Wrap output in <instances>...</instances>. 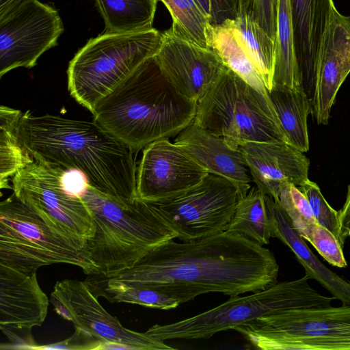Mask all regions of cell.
<instances>
[{
	"label": "cell",
	"mask_w": 350,
	"mask_h": 350,
	"mask_svg": "<svg viewBox=\"0 0 350 350\" xmlns=\"http://www.w3.org/2000/svg\"><path fill=\"white\" fill-rule=\"evenodd\" d=\"M279 201L296 231L306 239L310 228L318 222L305 195L297 186L285 184L282 187Z\"/></svg>",
	"instance_id": "obj_30"
},
{
	"label": "cell",
	"mask_w": 350,
	"mask_h": 350,
	"mask_svg": "<svg viewBox=\"0 0 350 350\" xmlns=\"http://www.w3.org/2000/svg\"><path fill=\"white\" fill-rule=\"evenodd\" d=\"M17 139L33 160L83 173L96 190L122 201L137 194L133 150L94 121L21 112Z\"/></svg>",
	"instance_id": "obj_2"
},
{
	"label": "cell",
	"mask_w": 350,
	"mask_h": 350,
	"mask_svg": "<svg viewBox=\"0 0 350 350\" xmlns=\"http://www.w3.org/2000/svg\"><path fill=\"white\" fill-rule=\"evenodd\" d=\"M273 200L256 186L250 188L240 198L226 231L245 237L259 245H267L273 237Z\"/></svg>",
	"instance_id": "obj_24"
},
{
	"label": "cell",
	"mask_w": 350,
	"mask_h": 350,
	"mask_svg": "<svg viewBox=\"0 0 350 350\" xmlns=\"http://www.w3.org/2000/svg\"><path fill=\"white\" fill-rule=\"evenodd\" d=\"M272 209L273 237L279 239L291 250L310 279L317 281L342 304H350V282L329 269L314 254L293 227L279 200L274 199Z\"/></svg>",
	"instance_id": "obj_21"
},
{
	"label": "cell",
	"mask_w": 350,
	"mask_h": 350,
	"mask_svg": "<svg viewBox=\"0 0 350 350\" xmlns=\"http://www.w3.org/2000/svg\"><path fill=\"white\" fill-rule=\"evenodd\" d=\"M310 278L276 282L252 294L230 297L224 303L178 322L156 324L146 332L161 340L208 339L223 331L234 329L257 318L286 310L330 306L334 297L319 293L309 284Z\"/></svg>",
	"instance_id": "obj_6"
},
{
	"label": "cell",
	"mask_w": 350,
	"mask_h": 350,
	"mask_svg": "<svg viewBox=\"0 0 350 350\" xmlns=\"http://www.w3.org/2000/svg\"><path fill=\"white\" fill-rule=\"evenodd\" d=\"M49 299L37 273L26 274L0 264V329L31 332L47 315Z\"/></svg>",
	"instance_id": "obj_18"
},
{
	"label": "cell",
	"mask_w": 350,
	"mask_h": 350,
	"mask_svg": "<svg viewBox=\"0 0 350 350\" xmlns=\"http://www.w3.org/2000/svg\"><path fill=\"white\" fill-rule=\"evenodd\" d=\"M161 38V32L153 27L131 33L105 31L90 39L69 62L70 95L92 113L98 101L156 54Z\"/></svg>",
	"instance_id": "obj_8"
},
{
	"label": "cell",
	"mask_w": 350,
	"mask_h": 350,
	"mask_svg": "<svg viewBox=\"0 0 350 350\" xmlns=\"http://www.w3.org/2000/svg\"><path fill=\"white\" fill-rule=\"evenodd\" d=\"M64 31L53 7L23 0L0 16V77L18 68L36 65L45 51L57 45Z\"/></svg>",
	"instance_id": "obj_11"
},
{
	"label": "cell",
	"mask_w": 350,
	"mask_h": 350,
	"mask_svg": "<svg viewBox=\"0 0 350 350\" xmlns=\"http://www.w3.org/2000/svg\"><path fill=\"white\" fill-rule=\"evenodd\" d=\"M330 265L345 268L347 263L340 245L335 235L319 224L312 225L306 239Z\"/></svg>",
	"instance_id": "obj_33"
},
{
	"label": "cell",
	"mask_w": 350,
	"mask_h": 350,
	"mask_svg": "<svg viewBox=\"0 0 350 350\" xmlns=\"http://www.w3.org/2000/svg\"><path fill=\"white\" fill-rule=\"evenodd\" d=\"M234 33L249 53L271 90L275 66V40L241 8L234 18H226Z\"/></svg>",
	"instance_id": "obj_26"
},
{
	"label": "cell",
	"mask_w": 350,
	"mask_h": 350,
	"mask_svg": "<svg viewBox=\"0 0 350 350\" xmlns=\"http://www.w3.org/2000/svg\"><path fill=\"white\" fill-rule=\"evenodd\" d=\"M23 0H0V16L5 14Z\"/></svg>",
	"instance_id": "obj_38"
},
{
	"label": "cell",
	"mask_w": 350,
	"mask_h": 350,
	"mask_svg": "<svg viewBox=\"0 0 350 350\" xmlns=\"http://www.w3.org/2000/svg\"><path fill=\"white\" fill-rule=\"evenodd\" d=\"M278 0H238L243 8L275 40Z\"/></svg>",
	"instance_id": "obj_34"
},
{
	"label": "cell",
	"mask_w": 350,
	"mask_h": 350,
	"mask_svg": "<svg viewBox=\"0 0 350 350\" xmlns=\"http://www.w3.org/2000/svg\"><path fill=\"white\" fill-rule=\"evenodd\" d=\"M208 171L168 139L146 146L137 168V198L159 200L170 198L200 183Z\"/></svg>",
	"instance_id": "obj_15"
},
{
	"label": "cell",
	"mask_w": 350,
	"mask_h": 350,
	"mask_svg": "<svg viewBox=\"0 0 350 350\" xmlns=\"http://www.w3.org/2000/svg\"><path fill=\"white\" fill-rule=\"evenodd\" d=\"M99 341L100 340H95L83 331L75 329V333L70 338L55 343L37 345L33 350H96Z\"/></svg>",
	"instance_id": "obj_35"
},
{
	"label": "cell",
	"mask_w": 350,
	"mask_h": 350,
	"mask_svg": "<svg viewBox=\"0 0 350 350\" xmlns=\"http://www.w3.org/2000/svg\"><path fill=\"white\" fill-rule=\"evenodd\" d=\"M135 350L132 346L115 342L99 341L96 350Z\"/></svg>",
	"instance_id": "obj_37"
},
{
	"label": "cell",
	"mask_w": 350,
	"mask_h": 350,
	"mask_svg": "<svg viewBox=\"0 0 350 350\" xmlns=\"http://www.w3.org/2000/svg\"><path fill=\"white\" fill-rule=\"evenodd\" d=\"M154 57L176 90L197 103L227 69L213 49L181 37L172 26L161 32Z\"/></svg>",
	"instance_id": "obj_14"
},
{
	"label": "cell",
	"mask_w": 350,
	"mask_h": 350,
	"mask_svg": "<svg viewBox=\"0 0 350 350\" xmlns=\"http://www.w3.org/2000/svg\"><path fill=\"white\" fill-rule=\"evenodd\" d=\"M174 239L154 247L116 275H93L94 294L144 286L180 304L208 293L232 297L277 282L279 265L272 252L245 237L225 231L181 243Z\"/></svg>",
	"instance_id": "obj_1"
},
{
	"label": "cell",
	"mask_w": 350,
	"mask_h": 350,
	"mask_svg": "<svg viewBox=\"0 0 350 350\" xmlns=\"http://www.w3.org/2000/svg\"><path fill=\"white\" fill-rule=\"evenodd\" d=\"M340 240L343 247L345 240L350 238V185H348L345 201L338 211Z\"/></svg>",
	"instance_id": "obj_36"
},
{
	"label": "cell",
	"mask_w": 350,
	"mask_h": 350,
	"mask_svg": "<svg viewBox=\"0 0 350 350\" xmlns=\"http://www.w3.org/2000/svg\"><path fill=\"white\" fill-rule=\"evenodd\" d=\"M193 122L233 149L249 142L288 143L269 96L228 68L198 102Z\"/></svg>",
	"instance_id": "obj_7"
},
{
	"label": "cell",
	"mask_w": 350,
	"mask_h": 350,
	"mask_svg": "<svg viewBox=\"0 0 350 350\" xmlns=\"http://www.w3.org/2000/svg\"><path fill=\"white\" fill-rule=\"evenodd\" d=\"M206 13L213 18V0H198Z\"/></svg>",
	"instance_id": "obj_39"
},
{
	"label": "cell",
	"mask_w": 350,
	"mask_h": 350,
	"mask_svg": "<svg viewBox=\"0 0 350 350\" xmlns=\"http://www.w3.org/2000/svg\"><path fill=\"white\" fill-rule=\"evenodd\" d=\"M228 179L208 173L198 185L167 198L148 202L175 239L191 241L224 232L241 198Z\"/></svg>",
	"instance_id": "obj_10"
},
{
	"label": "cell",
	"mask_w": 350,
	"mask_h": 350,
	"mask_svg": "<svg viewBox=\"0 0 350 350\" xmlns=\"http://www.w3.org/2000/svg\"><path fill=\"white\" fill-rule=\"evenodd\" d=\"M350 73V16L335 8L325 31L309 98L319 124H328L337 93Z\"/></svg>",
	"instance_id": "obj_16"
},
{
	"label": "cell",
	"mask_w": 350,
	"mask_h": 350,
	"mask_svg": "<svg viewBox=\"0 0 350 350\" xmlns=\"http://www.w3.org/2000/svg\"><path fill=\"white\" fill-rule=\"evenodd\" d=\"M100 296L110 302L129 303L161 310L173 309L180 305L175 299L144 286L131 287L116 291H104Z\"/></svg>",
	"instance_id": "obj_31"
},
{
	"label": "cell",
	"mask_w": 350,
	"mask_h": 350,
	"mask_svg": "<svg viewBox=\"0 0 350 350\" xmlns=\"http://www.w3.org/2000/svg\"><path fill=\"white\" fill-rule=\"evenodd\" d=\"M95 226L87 249L98 275L111 278L131 267L173 233L160 221L147 201H122L87 185L80 196Z\"/></svg>",
	"instance_id": "obj_4"
},
{
	"label": "cell",
	"mask_w": 350,
	"mask_h": 350,
	"mask_svg": "<svg viewBox=\"0 0 350 350\" xmlns=\"http://www.w3.org/2000/svg\"><path fill=\"white\" fill-rule=\"evenodd\" d=\"M206 38L208 47L216 52L228 68L268 96L262 74L227 19L219 24L209 23L206 29Z\"/></svg>",
	"instance_id": "obj_22"
},
{
	"label": "cell",
	"mask_w": 350,
	"mask_h": 350,
	"mask_svg": "<svg viewBox=\"0 0 350 350\" xmlns=\"http://www.w3.org/2000/svg\"><path fill=\"white\" fill-rule=\"evenodd\" d=\"M273 85L304 89L295 51L290 0H278Z\"/></svg>",
	"instance_id": "obj_25"
},
{
	"label": "cell",
	"mask_w": 350,
	"mask_h": 350,
	"mask_svg": "<svg viewBox=\"0 0 350 350\" xmlns=\"http://www.w3.org/2000/svg\"><path fill=\"white\" fill-rule=\"evenodd\" d=\"M234 329L262 350H350V304L283 310Z\"/></svg>",
	"instance_id": "obj_9"
},
{
	"label": "cell",
	"mask_w": 350,
	"mask_h": 350,
	"mask_svg": "<svg viewBox=\"0 0 350 350\" xmlns=\"http://www.w3.org/2000/svg\"><path fill=\"white\" fill-rule=\"evenodd\" d=\"M197 103L179 93L154 57L96 104L93 121L133 151L178 135L193 120Z\"/></svg>",
	"instance_id": "obj_3"
},
{
	"label": "cell",
	"mask_w": 350,
	"mask_h": 350,
	"mask_svg": "<svg viewBox=\"0 0 350 350\" xmlns=\"http://www.w3.org/2000/svg\"><path fill=\"white\" fill-rule=\"evenodd\" d=\"M268 96L288 144L303 152L308 151V118L312 105L306 91L273 85Z\"/></svg>",
	"instance_id": "obj_23"
},
{
	"label": "cell",
	"mask_w": 350,
	"mask_h": 350,
	"mask_svg": "<svg viewBox=\"0 0 350 350\" xmlns=\"http://www.w3.org/2000/svg\"><path fill=\"white\" fill-rule=\"evenodd\" d=\"M50 301L59 316L72 321L75 329L96 340L123 343L135 350L177 349L146 332L124 327L100 305L98 297L85 282L72 279L57 282Z\"/></svg>",
	"instance_id": "obj_13"
},
{
	"label": "cell",
	"mask_w": 350,
	"mask_h": 350,
	"mask_svg": "<svg viewBox=\"0 0 350 350\" xmlns=\"http://www.w3.org/2000/svg\"><path fill=\"white\" fill-rule=\"evenodd\" d=\"M295 46L303 86L310 88L333 0H290Z\"/></svg>",
	"instance_id": "obj_20"
},
{
	"label": "cell",
	"mask_w": 350,
	"mask_h": 350,
	"mask_svg": "<svg viewBox=\"0 0 350 350\" xmlns=\"http://www.w3.org/2000/svg\"><path fill=\"white\" fill-rule=\"evenodd\" d=\"M65 172L33 160L13 176L14 193L59 227L83 238H91L95 231L92 214L83 199L66 188Z\"/></svg>",
	"instance_id": "obj_12"
},
{
	"label": "cell",
	"mask_w": 350,
	"mask_h": 350,
	"mask_svg": "<svg viewBox=\"0 0 350 350\" xmlns=\"http://www.w3.org/2000/svg\"><path fill=\"white\" fill-rule=\"evenodd\" d=\"M168 10L172 27L181 37L201 46L208 47L206 29L211 17L198 0H160Z\"/></svg>",
	"instance_id": "obj_29"
},
{
	"label": "cell",
	"mask_w": 350,
	"mask_h": 350,
	"mask_svg": "<svg viewBox=\"0 0 350 350\" xmlns=\"http://www.w3.org/2000/svg\"><path fill=\"white\" fill-rule=\"evenodd\" d=\"M21 111L1 105L0 107V187L10 189L8 178L33 161L20 145L15 127Z\"/></svg>",
	"instance_id": "obj_28"
},
{
	"label": "cell",
	"mask_w": 350,
	"mask_h": 350,
	"mask_svg": "<svg viewBox=\"0 0 350 350\" xmlns=\"http://www.w3.org/2000/svg\"><path fill=\"white\" fill-rule=\"evenodd\" d=\"M174 143L208 173L232 182L241 198L250 189L253 180L241 152L230 147L223 138L192 122L178 134Z\"/></svg>",
	"instance_id": "obj_19"
},
{
	"label": "cell",
	"mask_w": 350,
	"mask_h": 350,
	"mask_svg": "<svg viewBox=\"0 0 350 350\" xmlns=\"http://www.w3.org/2000/svg\"><path fill=\"white\" fill-rule=\"evenodd\" d=\"M297 187L306 197L317 221L331 231L340 243L338 211L326 201L316 183L309 179Z\"/></svg>",
	"instance_id": "obj_32"
},
{
	"label": "cell",
	"mask_w": 350,
	"mask_h": 350,
	"mask_svg": "<svg viewBox=\"0 0 350 350\" xmlns=\"http://www.w3.org/2000/svg\"><path fill=\"white\" fill-rule=\"evenodd\" d=\"M238 149L256 186L275 200H279L284 185L300 187L309 180L308 158L287 142H249L239 145Z\"/></svg>",
	"instance_id": "obj_17"
},
{
	"label": "cell",
	"mask_w": 350,
	"mask_h": 350,
	"mask_svg": "<svg viewBox=\"0 0 350 350\" xmlns=\"http://www.w3.org/2000/svg\"><path fill=\"white\" fill-rule=\"evenodd\" d=\"M87 239L59 227L14 193L0 203L1 265L33 274L42 266L66 263L96 274Z\"/></svg>",
	"instance_id": "obj_5"
},
{
	"label": "cell",
	"mask_w": 350,
	"mask_h": 350,
	"mask_svg": "<svg viewBox=\"0 0 350 350\" xmlns=\"http://www.w3.org/2000/svg\"><path fill=\"white\" fill-rule=\"evenodd\" d=\"M105 31L131 33L153 28L158 0H95Z\"/></svg>",
	"instance_id": "obj_27"
}]
</instances>
